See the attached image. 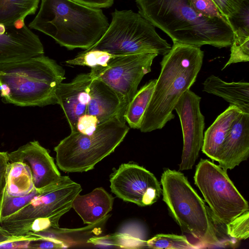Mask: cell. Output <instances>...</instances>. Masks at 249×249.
<instances>
[{"mask_svg":"<svg viewBox=\"0 0 249 249\" xmlns=\"http://www.w3.org/2000/svg\"><path fill=\"white\" fill-rule=\"evenodd\" d=\"M38 238L33 235L15 240H12L0 244V249H28L29 244L31 240Z\"/></svg>","mask_w":249,"mask_h":249,"instance_id":"cell-34","label":"cell"},{"mask_svg":"<svg viewBox=\"0 0 249 249\" xmlns=\"http://www.w3.org/2000/svg\"><path fill=\"white\" fill-rule=\"evenodd\" d=\"M39 0H0V24L13 25L18 19L34 14Z\"/></svg>","mask_w":249,"mask_h":249,"instance_id":"cell-22","label":"cell"},{"mask_svg":"<svg viewBox=\"0 0 249 249\" xmlns=\"http://www.w3.org/2000/svg\"><path fill=\"white\" fill-rule=\"evenodd\" d=\"M163 200L182 230L202 244L221 246L209 208L180 171L167 169L160 179Z\"/></svg>","mask_w":249,"mask_h":249,"instance_id":"cell-5","label":"cell"},{"mask_svg":"<svg viewBox=\"0 0 249 249\" xmlns=\"http://www.w3.org/2000/svg\"><path fill=\"white\" fill-rule=\"evenodd\" d=\"M208 203L212 216L226 225L249 209L244 198L229 177L227 171L207 159H201L194 177Z\"/></svg>","mask_w":249,"mask_h":249,"instance_id":"cell-9","label":"cell"},{"mask_svg":"<svg viewBox=\"0 0 249 249\" xmlns=\"http://www.w3.org/2000/svg\"><path fill=\"white\" fill-rule=\"evenodd\" d=\"M235 36L249 37V0H243L239 10L228 18Z\"/></svg>","mask_w":249,"mask_h":249,"instance_id":"cell-26","label":"cell"},{"mask_svg":"<svg viewBox=\"0 0 249 249\" xmlns=\"http://www.w3.org/2000/svg\"><path fill=\"white\" fill-rule=\"evenodd\" d=\"M35 188L29 166L24 162H10L7 168L5 192L14 196L30 194Z\"/></svg>","mask_w":249,"mask_h":249,"instance_id":"cell-20","label":"cell"},{"mask_svg":"<svg viewBox=\"0 0 249 249\" xmlns=\"http://www.w3.org/2000/svg\"><path fill=\"white\" fill-rule=\"evenodd\" d=\"M203 91L220 97L230 105L249 113V83L246 82H227L211 75L202 84Z\"/></svg>","mask_w":249,"mask_h":249,"instance_id":"cell-19","label":"cell"},{"mask_svg":"<svg viewBox=\"0 0 249 249\" xmlns=\"http://www.w3.org/2000/svg\"><path fill=\"white\" fill-rule=\"evenodd\" d=\"M200 47L174 42L160 62L161 71L144 113L140 130L162 128L174 119L175 107L182 94L196 82L203 64Z\"/></svg>","mask_w":249,"mask_h":249,"instance_id":"cell-2","label":"cell"},{"mask_svg":"<svg viewBox=\"0 0 249 249\" xmlns=\"http://www.w3.org/2000/svg\"><path fill=\"white\" fill-rule=\"evenodd\" d=\"M70 178L68 177L58 183L42 190H38L35 187L30 194L23 196H12L8 195L5 191L0 203V224L7 218L28 204L36 196Z\"/></svg>","mask_w":249,"mask_h":249,"instance_id":"cell-23","label":"cell"},{"mask_svg":"<svg viewBox=\"0 0 249 249\" xmlns=\"http://www.w3.org/2000/svg\"><path fill=\"white\" fill-rule=\"evenodd\" d=\"M157 79L146 83L137 90L126 107L124 118L129 126L140 129L144 113L153 94Z\"/></svg>","mask_w":249,"mask_h":249,"instance_id":"cell-21","label":"cell"},{"mask_svg":"<svg viewBox=\"0 0 249 249\" xmlns=\"http://www.w3.org/2000/svg\"><path fill=\"white\" fill-rule=\"evenodd\" d=\"M90 73L77 75L71 82L60 83L55 96L57 104L63 109L71 132H76V125L81 116L87 115L90 100Z\"/></svg>","mask_w":249,"mask_h":249,"instance_id":"cell-15","label":"cell"},{"mask_svg":"<svg viewBox=\"0 0 249 249\" xmlns=\"http://www.w3.org/2000/svg\"><path fill=\"white\" fill-rule=\"evenodd\" d=\"M129 130L124 119L117 116L98 125L91 134L71 132L54 148L56 164L67 173L92 170L114 151Z\"/></svg>","mask_w":249,"mask_h":249,"instance_id":"cell-6","label":"cell"},{"mask_svg":"<svg viewBox=\"0 0 249 249\" xmlns=\"http://www.w3.org/2000/svg\"><path fill=\"white\" fill-rule=\"evenodd\" d=\"M114 199L103 188L98 187L88 194H78L72 208L84 224H92L103 219L112 210Z\"/></svg>","mask_w":249,"mask_h":249,"instance_id":"cell-17","label":"cell"},{"mask_svg":"<svg viewBox=\"0 0 249 249\" xmlns=\"http://www.w3.org/2000/svg\"><path fill=\"white\" fill-rule=\"evenodd\" d=\"M146 248L156 249H192L198 247L184 235L158 234L146 241Z\"/></svg>","mask_w":249,"mask_h":249,"instance_id":"cell-24","label":"cell"},{"mask_svg":"<svg viewBox=\"0 0 249 249\" xmlns=\"http://www.w3.org/2000/svg\"><path fill=\"white\" fill-rule=\"evenodd\" d=\"M224 16L228 18L237 12L243 0H212Z\"/></svg>","mask_w":249,"mask_h":249,"instance_id":"cell-31","label":"cell"},{"mask_svg":"<svg viewBox=\"0 0 249 249\" xmlns=\"http://www.w3.org/2000/svg\"><path fill=\"white\" fill-rule=\"evenodd\" d=\"M110 187L116 196L141 207L156 202L162 194L153 174L135 163H124L110 175Z\"/></svg>","mask_w":249,"mask_h":249,"instance_id":"cell-11","label":"cell"},{"mask_svg":"<svg viewBox=\"0 0 249 249\" xmlns=\"http://www.w3.org/2000/svg\"><path fill=\"white\" fill-rule=\"evenodd\" d=\"M249 155V113L241 112L234 120L217 160L224 170H231Z\"/></svg>","mask_w":249,"mask_h":249,"instance_id":"cell-16","label":"cell"},{"mask_svg":"<svg viewBox=\"0 0 249 249\" xmlns=\"http://www.w3.org/2000/svg\"><path fill=\"white\" fill-rule=\"evenodd\" d=\"M190 1L195 10L203 16L210 18H219L228 21L212 0Z\"/></svg>","mask_w":249,"mask_h":249,"instance_id":"cell-29","label":"cell"},{"mask_svg":"<svg viewBox=\"0 0 249 249\" xmlns=\"http://www.w3.org/2000/svg\"><path fill=\"white\" fill-rule=\"evenodd\" d=\"M30 236H16L12 234L1 226H0V244L12 240L27 238Z\"/></svg>","mask_w":249,"mask_h":249,"instance_id":"cell-36","label":"cell"},{"mask_svg":"<svg viewBox=\"0 0 249 249\" xmlns=\"http://www.w3.org/2000/svg\"><path fill=\"white\" fill-rule=\"evenodd\" d=\"M30 28L52 37L69 50H87L97 42L109 23L102 10L72 0H41Z\"/></svg>","mask_w":249,"mask_h":249,"instance_id":"cell-3","label":"cell"},{"mask_svg":"<svg viewBox=\"0 0 249 249\" xmlns=\"http://www.w3.org/2000/svg\"><path fill=\"white\" fill-rule=\"evenodd\" d=\"M39 37L25 25L19 28L0 24V64L9 63L43 54Z\"/></svg>","mask_w":249,"mask_h":249,"instance_id":"cell-14","label":"cell"},{"mask_svg":"<svg viewBox=\"0 0 249 249\" xmlns=\"http://www.w3.org/2000/svg\"><path fill=\"white\" fill-rule=\"evenodd\" d=\"M65 79L63 68L43 54L0 64V96L22 107L57 104L56 88Z\"/></svg>","mask_w":249,"mask_h":249,"instance_id":"cell-4","label":"cell"},{"mask_svg":"<svg viewBox=\"0 0 249 249\" xmlns=\"http://www.w3.org/2000/svg\"><path fill=\"white\" fill-rule=\"evenodd\" d=\"M229 59L222 70L232 63L249 61V37L233 36Z\"/></svg>","mask_w":249,"mask_h":249,"instance_id":"cell-27","label":"cell"},{"mask_svg":"<svg viewBox=\"0 0 249 249\" xmlns=\"http://www.w3.org/2000/svg\"><path fill=\"white\" fill-rule=\"evenodd\" d=\"M99 125L97 119L91 115H85L79 118L76 125V132L89 135L93 133Z\"/></svg>","mask_w":249,"mask_h":249,"instance_id":"cell-30","label":"cell"},{"mask_svg":"<svg viewBox=\"0 0 249 249\" xmlns=\"http://www.w3.org/2000/svg\"><path fill=\"white\" fill-rule=\"evenodd\" d=\"M157 55L149 53L117 55L110 59L106 66L91 68L89 73L92 78L102 81L116 93L125 111L142 78L151 71Z\"/></svg>","mask_w":249,"mask_h":249,"instance_id":"cell-10","label":"cell"},{"mask_svg":"<svg viewBox=\"0 0 249 249\" xmlns=\"http://www.w3.org/2000/svg\"><path fill=\"white\" fill-rule=\"evenodd\" d=\"M10 162H24L30 167L34 187L42 190L58 183L68 176H62L48 150L37 141L30 142L8 153Z\"/></svg>","mask_w":249,"mask_h":249,"instance_id":"cell-13","label":"cell"},{"mask_svg":"<svg viewBox=\"0 0 249 249\" xmlns=\"http://www.w3.org/2000/svg\"><path fill=\"white\" fill-rule=\"evenodd\" d=\"M249 212H245L226 224L227 234L237 240H246L249 236Z\"/></svg>","mask_w":249,"mask_h":249,"instance_id":"cell-28","label":"cell"},{"mask_svg":"<svg viewBox=\"0 0 249 249\" xmlns=\"http://www.w3.org/2000/svg\"><path fill=\"white\" fill-rule=\"evenodd\" d=\"M241 112L236 106L230 105L205 132L201 150L213 160L217 161L225 139Z\"/></svg>","mask_w":249,"mask_h":249,"instance_id":"cell-18","label":"cell"},{"mask_svg":"<svg viewBox=\"0 0 249 249\" xmlns=\"http://www.w3.org/2000/svg\"><path fill=\"white\" fill-rule=\"evenodd\" d=\"M116 56L117 55L101 50L87 49L65 62L69 65L88 66L93 68L107 66L109 60Z\"/></svg>","mask_w":249,"mask_h":249,"instance_id":"cell-25","label":"cell"},{"mask_svg":"<svg viewBox=\"0 0 249 249\" xmlns=\"http://www.w3.org/2000/svg\"><path fill=\"white\" fill-rule=\"evenodd\" d=\"M84 5L95 8H108L112 6L114 0H72Z\"/></svg>","mask_w":249,"mask_h":249,"instance_id":"cell-35","label":"cell"},{"mask_svg":"<svg viewBox=\"0 0 249 249\" xmlns=\"http://www.w3.org/2000/svg\"><path fill=\"white\" fill-rule=\"evenodd\" d=\"M9 162L8 153L0 151V203L5 189L6 171Z\"/></svg>","mask_w":249,"mask_h":249,"instance_id":"cell-33","label":"cell"},{"mask_svg":"<svg viewBox=\"0 0 249 249\" xmlns=\"http://www.w3.org/2000/svg\"><path fill=\"white\" fill-rule=\"evenodd\" d=\"M139 13L177 42L200 47L231 46L233 31L226 20L196 11L190 0H136Z\"/></svg>","mask_w":249,"mask_h":249,"instance_id":"cell-1","label":"cell"},{"mask_svg":"<svg viewBox=\"0 0 249 249\" xmlns=\"http://www.w3.org/2000/svg\"><path fill=\"white\" fill-rule=\"evenodd\" d=\"M82 190L79 184L70 178L36 196L0 224L16 236L58 227L59 219L72 208Z\"/></svg>","mask_w":249,"mask_h":249,"instance_id":"cell-8","label":"cell"},{"mask_svg":"<svg viewBox=\"0 0 249 249\" xmlns=\"http://www.w3.org/2000/svg\"><path fill=\"white\" fill-rule=\"evenodd\" d=\"M201 99L189 89L182 94L175 107L180 121L183 139L179 171L193 168L203 145L205 118L200 109Z\"/></svg>","mask_w":249,"mask_h":249,"instance_id":"cell-12","label":"cell"},{"mask_svg":"<svg viewBox=\"0 0 249 249\" xmlns=\"http://www.w3.org/2000/svg\"><path fill=\"white\" fill-rule=\"evenodd\" d=\"M105 34L88 49L107 52L114 55L153 53L164 55L171 46L156 32L155 27L139 13L116 9Z\"/></svg>","mask_w":249,"mask_h":249,"instance_id":"cell-7","label":"cell"},{"mask_svg":"<svg viewBox=\"0 0 249 249\" xmlns=\"http://www.w3.org/2000/svg\"><path fill=\"white\" fill-rule=\"evenodd\" d=\"M65 243L52 239H37L31 240L28 249H61L68 247Z\"/></svg>","mask_w":249,"mask_h":249,"instance_id":"cell-32","label":"cell"}]
</instances>
